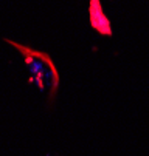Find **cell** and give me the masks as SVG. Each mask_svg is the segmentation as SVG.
Wrapping results in <instances>:
<instances>
[{"instance_id":"cell-1","label":"cell","mask_w":149,"mask_h":156,"mask_svg":"<svg viewBox=\"0 0 149 156\" xmlns=\"http://www.w3.org/2000/svg\"><path fill=\"white\" fill-rule=\"evenodd\" d=\"M17 48L20 49L25 63L28 65L31 79L34 81L37 88L40 91L48 93L53 97L59 88V74H58V70L55 68V63L44 53L33 51L30 48L19 46V45Z\"/></svg>"}]
</instances>
